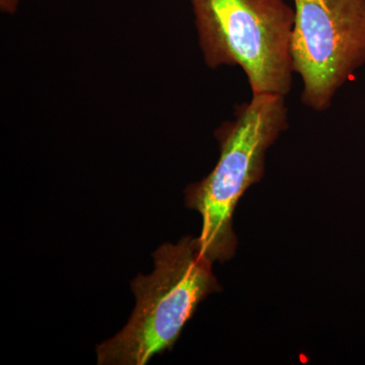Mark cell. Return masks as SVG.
<instances>
[{"label": "cell", "mask_w": 365, "mask_h": 365, "mask_svg": "<svg viewBox=\"0 0 365 365\" xmlns=\"http://www.w3.org/2000/svg\"><path fill=\"white\" fill-rule=\"evenodd\" d=\"M155 271L132 280L136 306L127 325L97 347L98 364L144 365L170 350L208 294L220 289L212 260L198 239L165 242L153 253Z\"/></svg>", "instance_id": "obj_1"}, {"label": "cell", "mask_w": 365, "mask_h": 365, "mask_svg": "<svg viewBox=\"0 0 365 365\" xmlns=\"http://www.w3.org/2000/svg\"><path fill=\"white\" fill-rule=\"evenodd\" d=\"M288 128L284 96L263 93L237 108L235 119L215 132L220 155L202 181L186 189L187 207L202 217L201 248L212 261L234 256L237 237L232 217L240 199L265 174L267 150Z\"/></svg>", "instance_id": "obj_2"}, {"label": "cell", "mask_w": 365, "mask_h": 365, "mask_svg": "<svg viewBox=\"0 0 365 365\" xmlns=\"http://www.w3.org/2000/svg\"><path fill=\"white\" fill-rule=\"evenodd\" d=\"M209 68L239 66L252 96L292 91L294 7L284 0H190Z\"/></svg>", "instance_id": "obj_3"}, {"label": "cell", "mask_w": 365, "mask_h": 365, "mask_svg": "<svg viewBox=\"0 0 365 365\" xmlns=\"http://www.w3.org/2000/svg\"><path fill=\"white\" fill-rule=\"evenodd\" d=\"M290 54L302 102L324 112L365 64V0H294Z\"/></svg>", "instance_id": "obj_4"}, {"label": "cell", "mask_w": 365, "mask_h": 365, "mask_svg": "<svg viewBox=\"0 0 365 365\" xmlns=\"http://www.w3.org/2000/svg\"><path fill=\"white\" fill-rule=\"evenodd\" d=\"M21 0H0V9L4 13L14 14L18 9Z\"/></svg>", "instance_id": "obj_5"}]
</instances>
